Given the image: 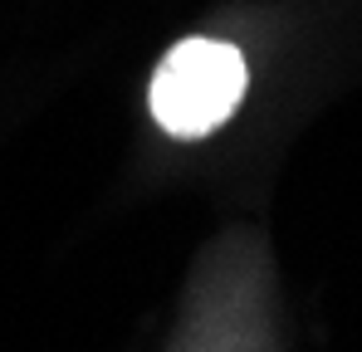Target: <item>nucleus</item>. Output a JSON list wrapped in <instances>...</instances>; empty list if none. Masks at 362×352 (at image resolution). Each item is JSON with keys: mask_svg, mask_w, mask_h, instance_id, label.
<instances>
[{"mask_svg": "<svg viewBox=\"0 0 362 352\" xmlns=\"http://www.w3.org/2000/svg\"><path fill=\"white\" fill-rule=\"evenodd\" d=\"M245 54L226 40H181L172 45L147 88L152 117L172 132V137H206L216 132L226 117L240 108L245 98Z\"/></svg>", "mask_w": 362, "mask_h": 352, "instance_id": "obj_1", "label": "nucleus"}]
</instances>
